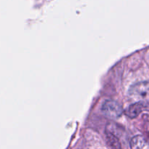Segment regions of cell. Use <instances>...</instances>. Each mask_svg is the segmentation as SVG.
Instances as JSON below:
<instances>
[{"label":"cell","mask_w":149,"mask_h":149,"mask_svg":"<svg viewBox=\"0 0 149 149\" xmlns=\"http://www.w3.org/2000/svg\"><path fill=\"white\" fill-rule=\"evenodd\" d=\"M146 110L149 111V105L141 103H134L125 110V114L128 117L134 119L139 116L143 111Z\"/></svg>","instance_id":"3957f363"},{"label":"cell","mask_w":149,"mask_h":149,"mask_svg":"<svg viewBox=\"0 0 149 149\" xmlns=\"http://www.w3.org/2000/svg\"><path fill=\"white\" fill-rule=\"evenodd\" d=\"M106 141L109 149H122L119 139L111 131H106Z\"/></svg>","instance_id":"5b68a950"},{"label":"cell","mask_w":149,"mask_h":149,"mask_svg":"<svg viewBox=\"0 0 149 149\" xmlns=\"http://www.w3.org/2000/svg\"><path fill=\"white\" fill-rule=\"evenodd\" d=\"M143 119L144 130L149 137V115H144Z\"/></svg>","instance_id":"8992f818"},{"label":"cell","mask_w":149,"mask_h":149,"mask_svg":"<svg viewBox=\"0 0 149 149\" xmlns=\"http://www.w3.org/2000/svg\"><path fill=\"white\" fill-rule=\"evenodd\" d=\"M101 111L105 116L111 119H117L122 115V107L115 100H107L102 105Z\"/></svg>","instance_id":"7a4b0ae2"},{"label":"cell","mask_w":149,"mask_h":149,"mask_svg":"<svg viewBox=\"0 0 149 149\" xmlns=\"http://www.w3.org/2000/svg\"><path fill=\"white\" fill-rule=\"evenodd\" d=\"M131 149H149V141L142 135H136L130 141Z\"/></svg>","instance_id":"277c9868"},{"label":"cell","mask_w":149,"mask_h":149,"mask_svg":"<svg viewBox=\"0 0 149 149\" xmlns=\"http://www.w3.org/2000/svg\"><path fill=\"white\" fill-rule=\"evenodd\" d=\"M130 98L135 103L149 105V81H143L132 84L128 90Z\"/></svg>","instance_id":"6da1fadb"}]
</instances>
